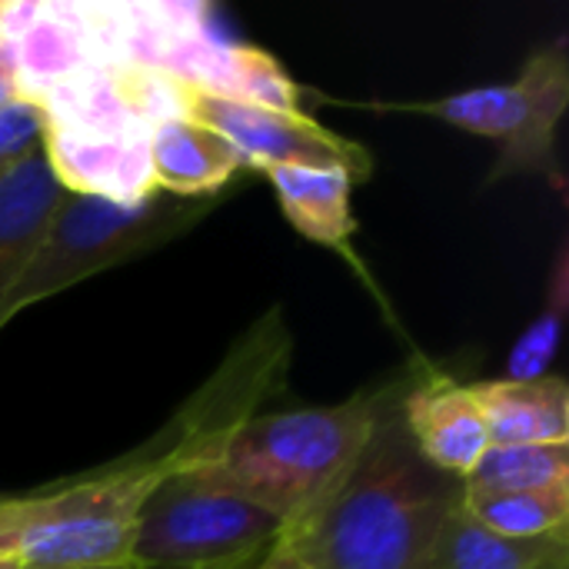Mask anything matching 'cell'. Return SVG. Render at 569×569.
Instances as JSON below:
<instances>
[{"instance_id":"cell-1","label":"cell","mask_w":569,"mask_h":569,"mask_svg":"<svg viewBox=\"0 0 569 569\" xmlns=\"http://www.w3.org/2000/svg\"><path fill=\"white\" fill-rule=\"evenodd\" d=\"M457 507H463V480L420 457L393 380L350 473L283 540L313 569H430Z\"/></svg>"},{"instance_id":"cell-2","label":"cell","mask_w":569,"mask_h":569,"mask_svg":"<svg viewBox=\"0 0 569 569\" xmlns=\"http://www.w3.org/2000/svg\"><path fill=\"white\" fill-rule=\"evenodd\" d=\"M383 390L357 393L337 407L260 413L200 473L257 503L290 533L317 513L363 453L383 407Z\"/></svg>"},{"instance_id":"cell-3","label":"cell","mask_w":569,"mask_h":569,"mask_svg":"<svg viewBox=\"0 0 569 569\" xmlns=\"http://www.w3.org/2000/svg\"><path fill=\"white\" fill-rule=\"evenodd\" d=\"M160 477L123 457L37 493L0 497V560L20 569L130 563L137 510Z\"/></svg>"},{"instance_id":"cell-4","label":"cell","mask_w":569,"mask_h":569,"mask_svg":"<svg viewBox=\"0 0 569 569\" xmlns=\"http://www.w3.org/2000/svg\"><path fill=\"white\" fill-rule=\"evenodd\" d=\"M217 200L220 197H173L153 190L133 203H120L63 190L37 253L0 303V330L20 310L177 240L197 227Z\"/></svg>"},{"instance_id":"cell-5","label":"cell","mask_w":569,"mask_h":569,"mask_svg":"<svg viewBox=\"0 0 569 569\" xmlns=\"http://www.w3.org/2000/svg\"><path fill=\"white\" fill-rule=\"evenodd\" d=\"M283 523L257 503L217 487L200 470L163 473L143 497L133 523L137 569H233L257 563Z\"/></svg>"},{"instance_id":"cell-6","label":"cell","mask_w":569,"mask_h":569,"mask_svg":"<svg viewBox=\"0 0 569 569\" xmlns=\"http://www.w3.org/2000/svg\"><path fill=\"white\" fill-rule=\"evenodd\" d=\"M290 350V330L277 307L233 343L217 373L187 400L167 430L127 457L160 473L210 470L240 427L260 417V403L283 390Z\"/></svg>"},{"instance_id":"cell-7","label":"cell","mask_w":569,"mask_h":569,"mask_svg":"<svg viewBox=\"0 0 569 569\" xmlns=\"http://www.w3.org/2000/svg\"><path fill=\"white\" fill-rule=\"evenodd\" d=\"M569 107L567 37L537 47L510 83H490L417 103L410 110L430 113L450 127L497 143V167L487 183L520 173L557 177V127Z\"/></svg>"},{"instance_id":"cell-8","label":"cell","mask_w":569,"mask_h":569,"mask_svg":"<svg viewBox=\"0 0 569 569\" xmlns=\"http://www.w3.org/2000/svg\"><path fill=\"white\" fill-rule=\"evenodd\" d=\"M177 110L213 133H220L253 170L307 167V170H343L353 183L373 173V157L363 143L347 140L313 120L303 110H283L223 93L200 90L177 77Z\"/></svg>"},{"instance_id":"cell-9","label":"cell","mask_w":569,"mask_h":569,"mask_svg":"<svg viewBox=\"0 0 569 569\" xmlns=\"http://www.w3.org/2000/svg\"><path fill=\"white\" fill-rule=\"evenodd\" d=\"M147 127L47 123L43 153L63 190L133 203L153 193Z\"/></svg>"},{"instance_id":"cell-10","label":"cell","mask_w":569,"mask_h":569,"mask_svg":"<svg viewBox=\"0 0 569 569\" xmlns=\"http://www.w3.org/2000/svg\"><path fill=\"white\" fill-rule=\"evenodd\" d=\"M400 417L420 457L457 480H467L490 450V430L470 383H457L447 373L403 377Z\"/></svg>"},{"instance_id":"cell-11","label":"cell","mask_w":569,"mask_h":569,"mask_svg":"<svg viewBox=\"0 0 569 569\" xmlns=\"http://www.w3.org/2000/svg\"><path fill=\"white\" fill-rule=\"evenodd\" d=\"M153 190L173 197H220L243 170L240 153L210 127L190 117H163L147 133Z\"/></svg>"},{"instance_id":"cell-12","label":"cell","mask_w":569,"mask_h":569,"mask_svg":"<svg viewBox=\"0 0 569 569\" xmlns=\"http://www.w3.org/2000/svg\"><path fill=\"white\" fill-rule=\"evenodd\" d=\"M470 393L490 430V447H567L569 387L563 377L540 380H480Z\"/></svg>"},{"instance_id":"cell-13","label":"cell","mask_w":569,"mask_h":569,"mask_svg":"<svg viewBox=\"0 0 569 569\" xmlns=\"http://www.w3.org/2000/svg\"><path fill=\"white\" fill-rule=\"evenodd\" d=\"M60 197L63 187L53 177L43 150L27 157L0 180V303L37 253Z\"/></svg>"},{"instance_id":"cell-14","label":"cell","mask_w":569,"mask_h":569,"mask_svg":"<svg viewBox=\"0 0 569 569\" xmlns=\"http://www.w3.org/2000/svg\"><path fill=\"white\" fill-rule=\"evenodd\" d=\"M277 203L290 227L307 240L333 250H347L357 233L350 210L353 180L343 170H307V167H273L267 170Z\"/></svg>"},{"instance_id":"cell-15","label":"cell","mask_w":569,"mask_h":569,"mask_svg":"<svg viewBox=\"0 0 569 569\" xmlns=\"http://www.w3.org/2000/svg\"><path fill=\"white\" fill-rule=\"evenodd\" d=\"M569 553V540H513L487 530L467 507L447 520L430 569H540Z\"/></svg>"},{"instance_id":"cell-16","label":"cell","mask_w":569,"mask_h":569,"mask_svg":"<svg viewBox=\"0 0 569 569\" xmlns=\"http://www.w3.org/2000/svg\"><path fill=\"white\" fill-rule=\"evenodd\" d=\"M463 507L487 530L513 540H569V480L520 493L463 490Z\"/></svg>"},{"instance_id":"cell-17","label":"cell","mask_w":569,"mask_h":569,"mask_svg":"<svg viewBox=\"0 0 569 569\" xmlns=\"http://www.w3.org/2000/svg\"><path fill=\"white\" fill-rule=\"evenodd\" d=\"M569 480V443L567 447H490L477 470L463 480V490L473 493H520L543 490Z\"/></svg>"},{"instance_id":"cell-18","label":"cell","mask_w":569,"mask_h":569,"mask_svg":"<svg viewBox=\"0 0 569 569\" xmlns=\"http://www.w3.org/2000/svg\"><path fill=\"white\" fill-rule=\"evenodd\" d=\"M569 300V257L567 243L557 253L553 277H550V297L540 317L527 327V333L517 340L510 360H507V380H540L550 377L557 347H560V327L567 317Z\"/></svg>"},{"instance_id":"cell-19","label":"cell","mask_w":569,"mask_h":569,"mask_svg":"<svg viewBox=\"0 0 569 569\" xmlns=\"http://www.w3.org/2000/svg\"><path fill=\"white\" fill-rule=\"evenodd\" d=\"M47 140V113L40 100H13L0 110V180L27 157L40 153Z\"/></svg>"},{"instance_id":"cell-20","label":"cell","mask_w":569,"mask_h":569,"mask_svg":"<svg viewBox=\"0 0 569 569\" xmlns=\"http://www.w3.org/2000/svg\"><path fill=\"white\" fill-rule=\"evenodd\" d=\"M13 100H30L27 90H23V80H20V67H17V57L10 50V43L0 37V110Z\"/></svg>"},{"instance_id":"cell-21","label":"cell","mask_w":569,"mask_h":569,"mask_svg":"<svg viewBox=\"0 0 569 569\" xmlns=\"http://www.w3.org/2000/svg\"><path fill=\"white\" fill-rule=\"evenodd\" d=\"M253 569H313V567H310V563H307V560H303V557H300V553H297L283 537H280V540H277L263 557H260V563H257Z\"/></svg>"},{"instance_id":"cell-22","label":"cell","mask_w":569,"mask_h":569,"mask_svg":"<svg viewBox=\"0 0 569 569\" xmlns=\"http://www.w3.org/2000/svg\"><path fill=\"white\" fill-rule=\"evenodd\" d=\"M540 569H569V553L563 557H557V560H550V563H543Z\"/></svg>"},{"instance_id":"cell-23","label":"cell","mask_w":569,"mask_h":569,"mask_svg":"<svg viewBox=\"0 0 569 569\" xmlns=\"http://www.w3.org/2000/svg\"><path fill=\"white\" fill-rule=\"evenodd\" d=\"M70 569H137L133 563H123V567H70Z\"/></svg>"},{"instance_id":"cell-24","label":"cell","mask_w":569,"mask_h":569,"mask_svg":"<svg viewBox=\"0 0 569 569\" xmlns=\"http://www.w3.org/2000/svg\"><path fill=\"white\" fill-rule=\"evenodd\" d=\"M0 569H20L17 563H10V560H0Z\"/></svg>"},{"instance_id":"cell-25","label":"cell","mask_w":569,"mask_h":569,"mask_svg":"<svg viewBox=\"0 0 569 569\" xmlns=\"http://www.w3.org/2000/svg\"><path fill=\"white\" fill-rule=\"evenodd\" d=\"M257 563H260V560H257ZM257 563H247V567H233V569H253V567H257Z\"/></svg>"}]
</instances>
